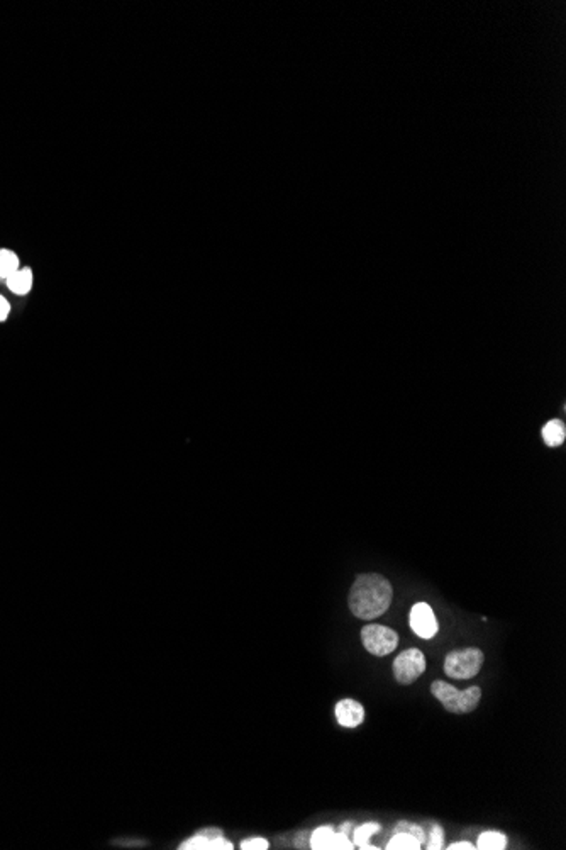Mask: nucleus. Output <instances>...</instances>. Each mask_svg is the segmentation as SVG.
I'll use <instances>...</instances> for the list:
<instances>
[{
	"label": "nucleus",
	"instance_id": "obj_1",
	"mask_svg": "<svg viewBox=\"0 0 566 850\" xmlns=\"http://www.w3.org/2000/svg\"><path fill=\"white\" fill-rule=\"evenodd\" d=\"M392 584L380 574H363L354 580L347 596L351 613L360 619H375L390 608Z\"/></svg>",
	"mask_w": 566,
	"mask_h": 850
},
{
	"label": "nucleus",
	"instance_id": "obj_11",
	"mask_svg": "<svg viewBox=\"0 0 566 850\" xmlns=\"http://www.w3.org/2000/svg\"><path fill=\"white\" fill-rule=\"evenodd\" d=\"M7 286H9L10 291L15 292V294L24 295L31 291V286H33V274H31L29 268L17 270L7 279Z\"/></svg>",
	"mask_w": 566,
	"mask_h": 850
},
{
	"label": "nucleus",
	"instance_id": "obj_20",
	"mask_svg": "<svg viewBox=\"0 0 566 850\" xmlns=\"http://www.w3.org/2000/svg\"><path fill=\"white\" fill-rule=\"evenodd\" d=\"M450 850H473L475 845L470 844V842H458V844H451Z\"/></svg>",
	"mask_w": 566,
	"mask_h": 850
},
{
	"label": "nucleus",
	"instance_id": "obj_15",
	"mask_svg": "<svg viewBox=\"0 0 566 850\" xmlns=\"http://www.w3.org/2000/svg\"><path fill=\"white\" fill-rule=\"evenodd\" d=\"M17 255L9 252V249H0V277H2V279H9L10 275L17 272Z\"/></svg>",
	"mask_w": 566,
	"mask_h": 850
},
{
	"label": "nucleus",
	"instance_id": "obj_16",
	"mask_svg": "<svg viewBox=\"0 0 566 850\" xmlns=\"http://www.w3.org/2000/svg\"><path fill=\"white\" fill-rule=\"evenodd\" d=\"M399 832L411 833V835L416 837L417 840L420 842V844H424V842H425V833H424L423 826H420V825L411 824V821H400V824H397L395 828H393V833H399Z\"/></svg>",
	"mask_w": 566,
	"mask_h": 850
},
{
	"label": "nucleus",
	"instance_id": "obj_19",
	"mask_svg": "<svg viewBox=\"0 0 566 850\" xmlns=\"http://www.w3.org/2000/svg\"><path fill=\"white\" fill-rule=\"evenodd\" d=\"M9 311H10V304L7 302L6 298L0 295V321H3V319L9 316Z\"/></svg>",
	"mask_w": 566,
	"mask_h": 850
},
{
	"label": "nucleus",
	"instance_id": "obj_21",
	"mask_svg": "<svg viewBox=\"0 0 566 850\" xmlns=\"http://www.w3.org/2000/svg\"><path fill=\"white\" fill-rule=\"evenodd\" d=\"M351 830H353V824H349V821H346V824H343V825H341V828H339V832H341V833H345L346 837H349Z\"/></svg>",
	"mask_w": 566,
	"mask_h": 850
},
{
	"label": "nucleus",
	"instance_id": "obj_7",
	"mask_svg": "<svg viewBox=\"0 0 566 850\" xmlns=\"http://www.w3.org/2000/svg\"><path fill=\"white\" fill-rule=\"evenodd\" d=\"M310 849L314 850H351L353 842L345 833H336L331 826H321L312 833L309 840Z\"/></svg>",
	"mask_w": 566,
	"mask_h": 850
},
{
	"label": "nucleus",
	"instance_id": "obj_4",
	"mask_svg": "<svg viewBox=\"0 0 566 850\" xmlns=\"http://www.w3.org/2000/svg\"><path fill=\"white\" fill-rule=\"evenodd\" d=\"M361 642L366 652L375 657H385L399 645V635L392 628L384 625H366L361 630Z\"/></svg>",
	"mask_w": 566,
	"mask_h": 850
},
{
	"label": "nucleus",
	"instance_id": "obj_3",
	"mask_svg": "<svg viewBox=\"0 0 566 850\" xmlns=\"http://www.w3.org/2000/svg\"><path fill=\"white\" fill-rule=\"evenodd\" d=\"M483 652L475 647L463 650H453L444 658V672L453 679H471L482 669Z\"/></svg>",
	"mask_w": 566,
	"mask_h": 850
},
{
	"label": "nucleus",
	"instance_id": "obj_13",
	"mask_svg": "<svg viewBox=\"0 0 566 850\" xmlns=\"http://www.w3.org/2000/svg\"><path fill=\"white\" fill-rule=\"evenodd\" d=\"M507 845V837L501 832H483L478 837L476 847L480 850H503Z\"/></svg>",
	"mask_w": 566,
	"mask_h": 850
},
{
	"label": "nucleus",
	"instance_id": "obj_8",
	"mask_svg": "<svg viewBox=\"0 0 566 850\" xmlns=\"http://www.w3.org/2000/svg\"><path fill=\"white\" fill-rule=\"evenodd\" d=\"M182 850H231V842L222 838V832L217 828H205L198 832L190 840L183 842Z\"/></svg>",
	"mask_w": 566,
	"mask_h": 850
},
{
	"label": "nucleus",
	"instance_id": "obj_17",
	"mask_svg": "<svg viewBox=\"0 0 566 850\" xmlns=\"http://www.w3.org/2000/svg\"><path fill=\"white\" fill-rule=\"evenodd\" d=\"M425 840H427L429 850L443 849V842H444L443 828H441L439 825H432L431 832H429V838H425Z\"/></svg>",
	"mask_w": 566,
	"mask_h": 850
},
{
	"label": "nucleus",
	"instance_id": "obj_6",
	"mask_svg": "<svg viewBox=\"0 0 566 850\" xmlns=\"http://www.w3.org/2000/svg\"><path fill=\"white\" fill-rule=\"evenodd\" d=\"M411 628L417 637L424 638V640H431L438 635V619H436L434 611L427 603H416L411 610V618H409Z\"/></svg>",
	"mask_w": 566,
	"mask_h": 850
},
{
	"label": "nucleus",
	"instance_id": "obj_12",
	"mask_svg": "<svg viewBox=\"0 0 566 850\" xmlns=\"http://www.w3.org/2000/svg\"><path fill=\"white\" fill-rule=\"evenodd\" d=\"M378 830H380V825L375 824H365L361 826H358L356 830H354V837H353V844L358 845V847L363 850H378L380 847H375V845L370 844V837L373 835V833H377Z\"/></svg>",
	"mask_w": 566,
	"mask_h": 850
},
{
	"label": "nucleus",
	"instance_id": "obj_14",
	"mask_svg": "<svg viewBox=\"0 0 566 850\" xmlns=\"http://www.w3.org/2000/svg\"><path fill=\"white\" fill-rule=\"evenodd\" d=\"M420 845L423 844H420L416 837L411 835V833L399 832V833H393V837L390 838V842L386 844V849L388 850H419Z\"/></svg>",
	"mask_w": 566,
	"mask_h": 850
},
{
	"label": "nucleus",
	"instance_id": "obj_18",
	"mask_svg": "<svg viewBox=\"0 0 566 850\" xmlns=\"http://www.w3.org/2000/svg\"><path fill=\"white\" fill-rule=\"evenodd\" d=\"M241 849L243 850H267L268 849V840H265V838H248V840H243V844H241Z\"/></svg>",
	"mask_w": 566,
	"mask_h": 850
},
{
	"label": "nucleus",
	"instance_id": "obj_9",
	"mask_svg": "<svg viewBox=\"0 0 566 850\" xmlns=\"http://www.w3.org/2000/svg\"><path fill=\"white\" fill-rule=\"evenodd\" d=\"M336 720L346 728H354L365 720V708L354 700H341L336 704Z\"/></svg>",
	"mask_w": 566,
	"mask_h": 850
},
{
	"label": "nucleus",
	"instance_id": "obj_10",
	"mask_svg": "<svg viewBox=\"0 0 566 850\" xmlns=\"http://www.w3.org/2000/svg\"><path fill=\"white\" fill-rule=\"evenodd\" d=\"M566 428L561 419H551L542 428V440L548 447H560L565 442Z\"/></svg>",
	"mask_w": 566,
	"mask_h": 850
},
{
	"label": "nucleus",
	"instance_id": "obj_2",
	"mask_svg": "<svg viewBox=\"0 0 566 850\" xmlns=\"http://www.w3.org/2000/svg\"><path fill=\"white\" fill-rule=\"evenodd\" d=\"M431 693L443 704L444 709L451 713L475 711V708L480 704V700H482V689L478 686H471L464 691H458L455 686L448 684L444 681L432 682Z\"/></svg>",
	"mask_w": 566,
	"mask_h": 850
},
{
	"label": "nucleus",
	"instance_id": "obj_5",
	"mask_svg": "<svg viewBox=\"0 0 566 850\" xmlns=\"http://www.w3.org/2000/svg\"><path fill=\"white\" fill-rule=\"evenodd\" d=\"M393 676L399 684H412L419 679L425 670V657L419 649L404 650L399 657L393 660Z\"/></svg>",
	"mask_w": 566,
	"mask_h": 850
}]
</instances>
